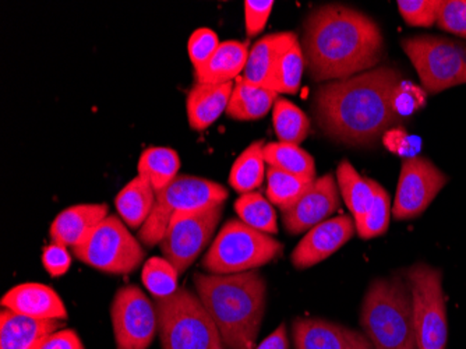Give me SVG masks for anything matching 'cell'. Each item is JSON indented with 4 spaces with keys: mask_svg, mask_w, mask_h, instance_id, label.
<instances>
[{
    "mask_svg": "<svg viewBox=\"0 0 466 349\" xmlns=\"http://www.w3.org/2000/svg\"><path fill=\"white\" fill-rule=\"evenodd\" d=\"M404 81L400 70L380 67L362 75L317 87L313 114L321 132L350 146H371L402 118L395 93Z\"/></svg>",
    "mask_w": 466,
    "mask_h": 349,
    "instance_id": "1",
    "label": "cell"
},
{
    "mask_svg": "<svg viewBox=\"0 0 466 349\" xmlns=\"http://www.w3.org/2000/svg\"><path fill=\"white\" fill-rule=\"evenodd\" d=\"M300 46L317 83L362 75L376 69L384 56V36L376 21L344 5L313 10L303 23Z\"/></svg>",
    "mask_w": 466,
    "mask_h": 349,
    "instance_id": "2",
    "label": "cell"
},
{
    "mask_svg": "<svg viewBox=\"0 0 466 349\" xmlns=\"http://www.w3.org/2000/svg\"><path fill=\"white\" fill-rule=\"evenodd\" d=\"M196 293L213 317L227 349H251L266 313L267 282L258 270L193 275Z\"/></svg>",
    "mask_w": 466,
    "mask_h": 349,
    "instance_id": "3",
    "label": "cell"
},
{
    "mask_svg": "<svg viewBox=\"0 0 466 349\" xmlns=\"http://www.w3.org/2000/svg\"><path fill=\"white\" fill-rule=\"evenodd\" d=\"M360 324L374 349H418L412 295L405 275L377 278L370 283Z\"/></svg>",
    "mask_w": 466,
    "mask_h": 349,
    "instance_id": "4",
    "label": "cell"
},
{
    "mask_svg": "<svg viewBox=\"0 0 466 349\" xmlns=\"http://www.w3.org/2000/svg\"><path fill=\"white\" fill-rule=\"evenodd\" d=\"M162 349H225L218 327L198 293L179 288L167 298H154Z\"/></svg>",
    "mask_w": 466,
    "mask_h": 349,
    "instance_id": "5",
    "label": "cell"
},
{
    "mask_svg": "<svg viewBox=\"0 0 466 349\" xmlns=\"http://www.w3.org/2000/svg\"><path fill=\"white\" fill-rule=\"evenodd\" d=\"M284 245L240 220H229L203 257L201 266L209 274H238L258 270L281 256Z\"/></svg>",
    "mask_w": 466,
    "mask_h": 349,
    "instance_id": "6",
    "label": "cell"
},
{
    "mask_svg": "<svg viewBox=\"0 0 466 349\" xmlns=\"http://www.w3.org/2000/svg\"><path fill=\"white\" fill-rule=\"evenodd\" d=\"M228 196L229 193L221 183L192 175H179L164 190L157 193L153 212L138 231V239L150 248L159 245L177 212L225 204Z\"/></svg>",
    "mask_w": 466,
    "mask_h": 349,
    "instance_id": "7",
    "label": "cell"
},
{
    "mask_svg": "<svg viewBox=\"0 0 466 349\" xmlns=\"http://www.w3.org/2000/svg\"><path fill=\"white\" fill-rule=\"evenodd\" d=\"M418 72L426 94H439L466 84V46L436 36H408L400 41Z\"/></svg>",
    "mask_w": 466,
    "mask_h": 349,
    "instance_id": "8",
    "label": "cell"
},
{
    "mask_svg": "<svg viewBox=\"0 0 466 349\" xmlns=\"http://www.w3.org/2000/svg\"><path fill=\"white\" fill-rule=\"evenodd\" d=\"M412 295L413 324L418 349H446L449 340L442 272L418 263L405 272Z\"/></svg>",
    "mask_w": 466,
    "mask_h": 349,
    "instance_id": "9",
    "label": "cell"
},
{
    "mask_svg": "<svg viewBox=\"0 0 466 349\" xmlns=\"http://www.w3.org/2000/svg\"><path fill=\"white\" fill-rule=\"evenodd\" d=\"M81 263L106 274L127 275L146 260V251L117 215L109 214L90 238L73 248Z\"/></svg>",
    "mask_w": 466,
    "mask_h": 349,
    "instance_id": "10",
    "label": "cell"
},
{
    "mask_svg": "<svg viewBox=\"0 0 466 349\" xmlns=\"http://www.w3.org/2000/svg\"><path fill=\"white\" fill-rule=\"evenodd\" d=\"M225 204L195 211L177 212L159 242L162 256L174 264L179 274L187 272L209 245L221 221Z\"/></svg>",
    "mask_w": 466,
    "mask_h": 349,
    "instance_id": "11",
    "label": "cell"
},
{
    "mask_svg": "<svg viewBox=\"0 0 466 349\" xmlns=\"http://www.w3.org/2000/svg\"><path fill=\"white\" fill-rule=\"evenodd\" d=\"M111 322L117 349H148L158 333L156 304L136 285L116 291Z\"/></svg>",
    "mask_w": 466,
    "mask_h": 349,
    "instance_id": "12",
    "label": "cell"
},
{
    "mask_svg": "<svg viewBox=\"0 0 466 349\" xmlns=\"http://www.w3.org/2000/svg\"><path fill=\"white\" fill-rule=\"evenodd\" d=\"M449 182L446 173L425 157H410L402 162L392 215L395 220H413L428 210Z\"/></svg>",
    "mask_w": 466,
    "mask_h": 349,
    "instance_id": "13",
    "label": "cell"
},
{
    "mask_svg": "<svg viewBox=\"0 0 466 349\" xmlns=\"http://www.w3.org/2000/svg\"><path fill=\"white\" fill-rule=\"evenodd\" d=\"M339 194L337 178L332 173L317 178L299 200L281 211L287 232L299 235L327 221L339 207Z\"/></svg>",
    "mask_w": 466,
    "mask_h": 349,
    "instance_id": "14",
    "label": "cell"
},
{
    "mask_svg": "<svg viewBox=\"0 0 466 349\" xmlns=\"http://www.w3.org/2000/svg\"><path fill=\"white\" fill-rule=\"evenodd\" d=\"M356 232L355 220L350 215H338L311 228L290 254L293 266L305 270L324 260L350 242Z\"/></svg>",
    "mask_w": 466,
    "mask_h": 349,
    "instance_id": "15",
    "label": "cell"
},
{
    "mask_svg": "<svg viewBox=\"0 0 466 349\" xmlns=\"http://www.w3.org/2000/svg\"><path fill=\"white\" fill-rule=\"evenodd\" d=\"M295 349H374L362 333L316 317H298L292 324Z\"/></svg>",
    "mask_w": 466,
    "mask_h": 349,
    "instance_id": "16",
    "label": "cell"
},
{
    "mask_svg": "<svg viewBox=\"0 0 466 349\" xmlns=\"http://www.w3.org/2000/svg\"><path fill=\"white\" fill-rule=\"evenodd\" d=\"M2 308L39 320H66V304L56 291L38 282L15 285L0 301Z\"/></svg>",
    "mask_w": 466,
    "mask_h": 349,
    "instance_id": "17",
    "label": "cell"
},
{
    "mask_svg": "<svg viewBox=\"0 0 466 349\" xmlns=\"http://www.w3.org/2000/svg\"><path fill=\"white\" fill-rule=\"evenodd\" d=\"M108 206L99 204H77L63 210L52 222V242L66 248H76L90 238L96 228L108 217Z\"/></svg>",
    "mask_w": 466,
    "mask_h": 349,
    "instance_id": "18",
    "label": "cell"
},
{
    "mask_svg": "<svg viewBox=\"0 0 466 349\" xmlns=\"http://www.w3.org/2000/svg\"><path fill=\"white\" fill-rule=\"evenodd\" d=\"M65 329L59 320H39L2 308L0 349H39L48 335Z\"/></svg>",
    "mask_w": 466,
    "mask_h": 349,
    "instance_id": "19",
    "label": "cell"
},
{
    "mask_svg": "<svg viewBox=\"0 0 466 349\" xmlns=\"http://www.w3.org/2000/svg\"><path fill=\"white\" fill-rule=\"evenodd\" d=\"M235 84L195 83L186 97L188 126L203 132L227 112Z\"/></svg>",
    "mask_w": 466,
    "mask_h": 349,
    "instance_id": "20",
    "label": "cell"
},
{
    "mask_svg": "<svg viewBox=\"0 0 466 349\" xmlns=\"http://www.w3.org/2000/svg\"><path fill=\"white\" fill-rule=\"evenodd\" d=\"M298 36L295 33L285 31V33L268 34L264 38L258 39L248 52L242 80L253 86L268 88L279 55Z\"/></svg>",
    "mask_w": 466,
    "mask_h": 349,
    "instance_id": "21",
    "label": "cell"
},
{
    "mask_svg": "<svg viewBox=\"0 0 466 349\" xmlns=\"http://www.w3.org/2000/svg\"><path fill=\"white\" fill-rule=\"evenodd\" d=\"M250 46L248 41L221 42L218 51L200 70H196V83L227 84L233 83L240 73L245 72Z\"/></svg>",
    "mask_w": 466,
    "mask_h": 349,
    "instance_id": "22",
    "label": "cell"
},
{
    "mask_svg": "<svg viewBox=\"0 0 466 349\" xmlns=\"http://www.w3.org/2000/svg\"><path fill=\"white\" fill-rule=\"evenodd\" d=\"M156 198L153 186L137 175L117 193L115 206L127 227L141 230L153 212Z\"/></svg>",
    "mask_w": 466,
    "mask_h": 349,
    "instance_id": "23",
    "label": "cell"
},
{
    "mask_svg": "<svg viewBox=\"0 0 466 349\" xmlns=\"http://www.w3.org/2000/svg\"><path fill=\"white\" fill-rule=\"evenodd\" d=\"M277 97L279 94L269 88L253 86L240 78L233 87L227 115L235 120L261 119L274 108L275 101L279 99Z\"/></svg>",
    "mask_w": 466,
    "mask_h": 349,
    "instance_id": "24",
    "label": "cell"
},
{
    "mask_svg": "<svg viewBox=\"0 0 466 349\" xmlns=\"http://www.w3.org/2000/svg\"><path fill=\"white\" fill-rule=\"evenodd\" d=\"M373 180L363 178L348 159L337 168V183L355 224L362 221L374 200Z\"/></svg>",
    "mask_w": 466,
    "mask_h": 349,
    "instance_id": "25",
    "label": "cell"
},
{
    "mask_svg": "<svg viewBox=\"0 0 466 349\" xmlns=\"http://www.w3.org/2000/svg\"><path fill=\"white\" fill-rule=\"evenodd\" d=\"M179 154L169 147L147 149L137 164L138 177L150 183L156 193L174 182L179 177Z\"/></svg>",
    "mask_w": 466,
    "mask_h": 349,
    "instance_id": "26",
    "label": "cell"
},
{
    "mask_svg": "<svg viewBox=\"0 0 466 349\" xmlns=\"http://www.w3.org/2000/svg\"><path fill=\"white\" fill-rule=\"evenodd\" d=\"M266 141H253L245 151L238 157L230 168L229 185L233 190L242 194L251 193L260 188L266 178V157H264Z\"/></svg>",
    "mask_w": 466,
    "mask_h": 349,
    "instance_id": "27",
    "label": "cell"
},
{
    "mask_svg": "<svg viewBox=\"0 0 466 349\" xmlns=\"http://www.w3.org/2000/svg\"><path fill=\"white\" fill-rule=\"evenodd\" d=\"M306 69L305 55L299 38L290 42L279 55L268 88L277 94H296L302 86Z\"/></svg>",
    "mask_w": 466,
    "mask_h": 349,
    "instance_id": "28",
    "label": "cell"
},
{
    "mask_svg": "<svg viewBox=\"0 0 466 349\" xmlns=\"http://www.w3.org/2000/svg\"><path fill=\"white\" fill-rule=\"evenodd\" d=\"M264 157L268 167L277 168L305 180H316V162L313 157L298 144L282 141L266 144Z\"/></svg>",
    "mask_w": 466,
    "mask_h": 349,
    "instance_id": "29",
    "label": "cell"
},
{
    "mask_svg": "<svg viewBox=\"0 0 466 349\" xmlns=\"http://www.w3.org/2000/svg\"><path fill=\"white\" fill-rule=\"evenodd\" d=\"M274 132L282 143L298 144L306 140L310 133V120L298 105L279 98L272 108Z\"/></svg>",
    "mask_w": 466,
    "mask_h": 349,
    "instance_id": "30",
    "label": "cell"
},
{
    "mask_svg": "<svg viewBox=\"0 0 466 349\" xmlns=\"http://www.w3.org/2000/svg\"><path fill=\"white\" fill-rule=\"evenodd\" d=\"M235 211L243 224L260 231V232L268 233V235L279 233L277 212H275L271 201L267 200L263 194L258 193V191L242 194L235 201Z\"/></svg>",
    "mask_w": 466,
    "mask_h": 349,
    "instance_id": "31",
    "label": "cell"
},
{
    "mask_svg": "<svg viewBox=\"0 0 466 349\" xmlns=\"http://www.w3.org/2000/svg\"><path fill=\"white\" fill-rule=\"evenodd\" d=\"M267 198L271 204L279 207L281 211L292 207L302 198L309 186L314 180L296 177L292 173L284 172L277 168L267 167Z\"/></svg>",
    "mask_w": 466,
    "mask_h": 349,
    "instance_id": "32",
    "label": "cell"
},
{
    "mask_svg": "<svg viewBox=\"0 0 466 349\" xmlns=\"http://www.w3.org/2000/svg\"><path fill=\"white\" fill-rule=\"evenodd\" d=\"M179 275L165 257H151L144 263L141 281L154 298H167L179 290Z\"/></svg>",
    "mask_w": 466,
    "mask_h": 349,
    "instance_id": "33",
    "label": "cell"
},
{
    "mask_svg": "<svg viewBox=\"0 0 466 349\" xmlns=\"http://www.w3.org/2000/svg\"><path fill=\"white\" fill-rule=\"evenodd\" d=\"M374 200L362 221L356 225V232L360 239H373L384 235L391 221V199L386 189L373 180Z\"/></svg>",
    "mask_w": 466,
    "mask_h": 349,
    "instance_id": "34",
    "label": "cell"
},
{
    "mask_svg": "<svg viewBox=\"0 0 466 349\" xmlns=\"http://www.w3.org/2000/svg\"><path fill=\"white\" fill-rule=\"evenodd\" d=\"M442 0H400L398 10L407 25L429 28L436 25Z\"/></svg>",
    "mask_w": 466,
    "mask_h": 349,
    "instance_id": "35",
    "label": "cell"
},
{
    "mask_svg": "<svg viewBox=\"0 0 466 349\" xmlns=\"http://www.w3.org/2000/svg\"><path fill=\"white\" fill-rule=\"evenodd\" d=\"M219 46H221V42H219L218 36L209 28H198L190 36L187 42V52L195 72L206 67L207 63L218 51Z\"/></svg>",
    "mask_w": 466,
    "mask_h": 349,
    "instance_id": "36",
    "label": "cell"
},
{
    "mask_svg": "<svg viewBox=\"0 0 466 349\" xmlns=\"http://www.w3.org/2000/svg\"><path fill=\"white\" fill-rule=\"evenodd\" d=\"M437 26L442 31L466 38V0H444L440 7Z\"/></svg>",
    "mask_w": 466,
    "mask_h": 349,
    "instance_id": "37",
    "label": "cell"
},
{
    "mask_svg": "<svg viewBox=\"0 0 466 349\" xmlns=\"http://www.w3.org/2000/svg\"><path fill=\"white\" fill-rule=\"evenodd\" d=\"M274 5L272 0H246L245 27L248 38L258 36L264 30Z\"/></svg>",
    "mask_w": 466,
    "mask_h": 349,
    "instance_id": "38",
    "label": "cell"
},
{
    "mask_svg": "<svg viewBox=\"0 0 466 349\" xmlns=\"http://www.w3.org/2000/svg\"><path fill=\"white\" fill-rule=\"evenodd\" d=\"M426 91L410 81H402L395 93V109L400 118L410 117L425 107Z\"/></svg>",
    "mask_w": 466,
    "mask_h": 349,
    "instance_id": "39",
    "label": "cell"
},
{
    "mask_svg": "<svg viewBox=\"0 0 466 349\" xmlns=\"http://www.w3.org/2000/svg\"><path fill=\"white\" fill-rule=\"evenodd\" d=\"M42 266L51 277H62L66 274L72 266V256L66 246L57 242H52L51 245L46 246L42 253Z\"/></svg>",
    "mask_w": 466,
    "mask_h": 349,
    "instance_id": "40",
    "label": "cell"
},
{
    "mask_svg": "<svg viewBox=\"0 0 466 349\" xmlns=\"http://www.w3.org/2000/svg\"><path fill=\"white\" fill-rule=\"evenodd\" d=\"M39 349H86L75 330L60 329L44 340Z\"/></svg>",
    "mask_w": 466,
    "mask_h": 349,
    "instance_id": "41",
    "label": "cell"
},
{
    "mask_svg": "<svg viewBox=\"0 0 466 349\" xmlns=\"http://www.w3.org/2000/svg\"><path fill=\"white\" fill-rule=\"evenodd\" d=\"M254 349H289V340H288L287 325L282 323L279 329L274 330L258 348Z\"/></svg>",
    "mask_w": 466,
    "mask_h": 349,
    "instance_id": "42",
    "label": "cell"
}]
</instances>
